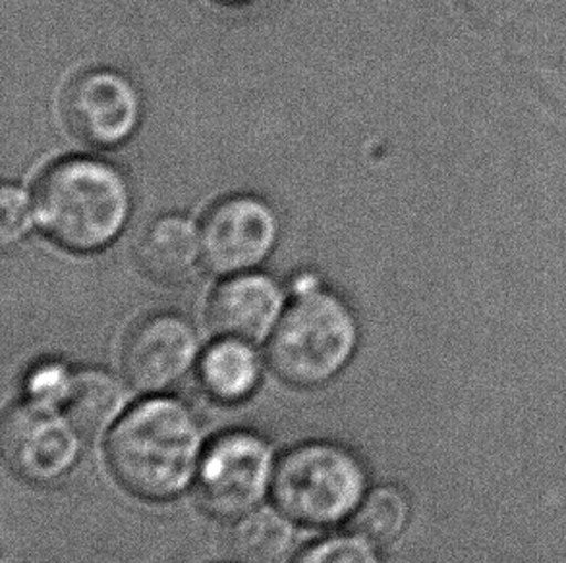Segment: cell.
<instances>
[{
    "label": "cell",
    "instance_id": "5bb4252c",
    "mask_svg": "<svg viewBox=\"0 0 566 563\" xmlns=\"http://www.w3.org/2000/svg\"><path fill=\"white\" fill-rule=\"evenodd\" d=\"M294 544V527L283 510L248 511L230 533V550L240 563H284Z\"/></svg>",
    "mask_w": 566,
    "mask_h": 563
},
{
    "label": "cell",
    "instance_id": "8fae6325",
    "mask_svg": "<svg viewBox=\"0 0 566 563\" xmlns=\"http://www.w3.org/2000/svg\"><path fill=\"white\" fill-rule=\"evenodd\" d=\"M142 273L163 286H185L203 265L199 229L185 214H163L138 240Z\"/></svg>",
    "mask_w": 566,
    "mask_h": 563
},
{
    "label": "cell",
    "instance_id": "7a4b0ae2",
    "mask_svg": "<svg viewBox=\"0 0 566 563\" xmlns=\"http://www.w3.org/2000/svg\"><path fill=\"white\" fill-rule=\"evenodd\" d=\"M201 452L193 413L175 400L155 397L132 407L113 428L108 467L128 492L169 500L190 485Z\"/></svg>",
    "mask_w": 566,
    "mask_h": 563
},
{
    "label": "cell",
    "instance_id": "ac0fdd59",
    "mask_svg": "<svg viewBox=\"0 0 566 563\" xmlns=\"http://www.w3.org/2000/svg\"><path fill=\"white\" fill-rule=\"evenodd\" d=\"M70 379L72 374L66 373V369L59 363H43L41 367H35L25 384L31 402L51 405V407L62 404L69 392Z\"/></svg>",
    "mask_w": 566,
    "mask_h": 563
},
{
    "label": "cell",
    "instance_id": "3957f363",
    "mask_svg": "<svg viewBox=\"0 0 566 563\" xmlns=\"http://www.w3.org/2000/svg\"><path fill=\"white\" fill-rule=\"evenodd\" d=\"M358 346V322L345 299L319 288L296 294L269 340V365L284 382L317 389L333 381Z\"/></svg>",
    "mask_w": 566,
    "mask_h": 563
},
{
    "label": "cell",
    "instance_id": "52a82bcc",
    "mask_svg": "<svg viewBox=\"0 0 566 563\" xmlns=\"http://www.w3.org/2000/svg\"><path fill=\"white\" fill-rule=\"evenodd\" d=\"M62 115L77 141L95 149H113L138 130L142 97L123 72L87 70L74 77L64 93Z\"/></svg>",
    "mask_w": 566,
    "mask_h": 563
},
{
    "label": "cell",
    "instance_id": "9a60e30c",
    "mask_svg": "<svg viewBox=\"0 0 566 563\" xmlns=\"http://www.w3.org/2000/svg\"><path fill=\"white\" fill-rule=\"evenodd\" d=\"M408 519V496L397 487H379L361 500L354 516V527L366 541L387 544L402 534Z\"/></svg>",
    "mask_w": 566,
    "mask_h": 563
},
{
    "label": "cell",
    "instance_id": "9c48e42d",
    "mask_svg": "<svg viewBox=\"0 0 566 563\" xmlns=\"http://www.w3.org/2000/svg\"><path fill=\"white\" fill-rule=\"evenodd\" d=\"M198 358V336L178 312H151L139 319L123 346V369L142 392L169 390L190 373Z\"/></svg>",
    "mask_w": 566,
    "mask_h": 563
},
{
    "label": "cell",
    "instance_id": "8992f818",
    "mask_svg": "<svg viewBox=\"0 0 566 563\" xmlns=\"http://www.w3.org/2000/svg\"><path fill=\"white\" fill-rule=\"evenodd\" d=\"M273 454L252 433L222 434L207 448L199 465L198 498L214 518H242L268 488Z\"/></svg>",
    "mask_w": 566,
    "mask_h": 563
},
{
    "label": "cell",
    "instance_id": "5b68a950",
    "mask_svg": "<svg viewBox=\"0 0 566 563\" xmlns=\"http://www.w3.org/2000/svg\"><path fill=\"white\" fill-rule=\"evenodd\" d=\"M279 234V216L265 199L248 193L221 199L199 226L203 265L219 276L255 270L275 249Z\"/></svg>",
    "mask_w": 566,
    "mask_h": 563
},
{
    "label": "cell",
    "instance_id": "d6986e66",
    "mask_svg": "<svg viewBox=\"0 0 566 563\" xmlns=\"http://www.w3.org/2000/svg\"><path fill=\"white\" fill-rule=\"evenodd\" d=\"M214 2H219V4H244V2H250V0H214Z\"/></svg>",
    "mask_w": 566,
    "mask_h": 563
},
{
    "label": "cell",
    "instance_id": "e0dca14e",
    "mask_svg": "<svg viewBox=\"0 0 566 563\" xmlns=\"http://www.w3.org/2000/svg\"><path fill=\"white\" fill-rule=\"evenodd\" d=\"M2 221H0V242L4 247L22 242L28 236L31 226L35 224L33 198L25 193L20 185L4 183L0 193Z\"/></svg>",
    "mask_w": 566,
    "mask_h": 563
},
{
    "label": "cell",
    "instance_id": "30bf717a",
    "mask_svg": "<svg viewBox=\"0 0 566 563\" xmlns=\"http://www.w3.org/2000/svg\"><path fill=\"white\" fill-rule=\"evenodd\" d=\"M283 291L271 276L240 273L227 276L207 305V319L221 338L260 342L283 317Z\"/></svg>",
    "mask_w": 566,
    "mask_h": 563
},
{
    "label": "cell",
    "instance_id": "6da1fadb",
    "mask_svg": "<svg viewBox=\"0 0 566 563\" xmlns=\"http://www.w3.org/2000/svg\"><path fill=\"white\" fill-rule=\"evenodd\" d=\"M31 198L39 230L72 253L105 249L120 236L132 213V190L123 172L92 157L53 164Z\"/></svg>",
    "mask_w": 566,
    "mask_h": 563
},
{
    "label": "cell",
    "instance_id": "4fadbf2b",
    "mask_svg": "<svg viewBox=\"0 0 566 563\" xmlns=\"http://www.w3.org/2000/svg\"><path fill=\"white\" fill-rule=\"evenodd\" d=\"M201 384L219 402L237 404L260 382L261 365L250 343L222 338L201 359Z\"/></svg>",
    "mask_w": 566,
    "mask_h": 563
},
{
    "label": "cell",
    "instance_id": "ba28073f",
    "mask_svg": "<svg viewBox=\"0 0 566 563\" xmlns=\"http://www.w3.org/2000/svg\"><path fill=\"white\" fill-rule=\"evenodd\" d=\"M77 431L51 405H14L2 423V452L22 479L46 485L66 475L80 456Z\"/></svg>",
    "mask_w": 566,
    "mask_h": 563
},
{
    "label": "cell",
    "instance_id": "2e32d148",
    "mask_svg": "<svg viewBox=\"0 0 566 563\" xmlns=\"http://www.w3.org/2000/svg\"><path fill=\"white\" fill-rule=\"evenodd\" d=\"M296 563H381L376 550L361 534H333L314 542Z\"/></svg>",
    "mask_w": 566,
    "mask_h": 563
},
{
    "label": "cell",
    "instance_id": "7c38bea8",
    "mask_svg": "<svg viewBox=\"0 0 566 563\" xmlns=\"http://www.w3.org/2000/svg\"><path fill=\"white\" fill-rule=\"evenodd\" d=\"M126 392L115 374L103 369H80L70 379L62 407L66 419L84 436H99L123 412Z\"/></svg>",
    "mask_w": 566,
    "mask_h": 563
},
{
    "label": "cell",
    "instance_id": "277c9868",
    "mask_svg": "<svg viewBox=\"0 0 566 563\" xmlns=\"http://www.w3.org/2000/svg\"><path fill=\"white\" fill-rule=\"evenodd\" d=\"M366 488L360 461L343 446L307 442L276 465L273 495L289 518L304 525H333L358 510Z\"/></svg>",
    "mask_w": 566,
    "mask_h": 563
}]
</instances>
